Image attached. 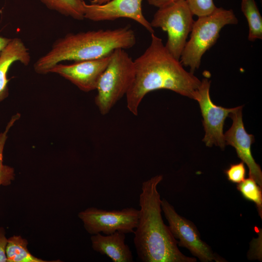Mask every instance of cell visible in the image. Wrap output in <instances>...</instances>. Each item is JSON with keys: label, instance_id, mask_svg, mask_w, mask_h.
<instances>
[{"label": "cell", "instance_id": "1", "mask_svg": "<svg viewBox=\"0 0 262 262\" xmlns=\"http://www.w3.org/2000/svg\"><path fill=\"white\" fill-rule=\"evenodd\" d=\"M134 77L126 94L129 110L137 115L146 94L167 89L197 100L201 81L186 71L179 60L167 49L161 38L151 33V41L144 53L134 60Z\"/></svg>", "mask_w": 262, "mask_h": 262}, {"label": "cell", "instance_id": "2", "mask_svg": "<svg viewBox=\"0 0 262 262\" xmlns=\"http://www.w3.org/2000/svg\"><path fill=\"white\" fill-rule=\"evenodd\" d=\"M163 179V175H158L142 183L140 215L133 232L138 258L143 262H196V258L186 256L180 250L178 241L163 220L157 190Z\"/></svg>", "mask_w": 262, "mask_h": 262}, {"label": "cell", "instance_id": "3", "mask_svg": "<svg viewBox=\"0 0 262 262\" xmlns=\"http://www.w3.org/2000/svg\"><path fill=\"white\" fill-rule=\"evenodd\" d=\"M136 42L135 33L128 26L68 33L57 40L49 52L35 62L34 69L38 74H47L52 67L63 61L102 58L118 49H130Z\"/></svg>", "mask_w": 262, "mask_h": 262}, {"label": "cell", "instance_id": "4", "mask_svg": "<svg viewBox=\"0 0 262 262\" xmlns=\"http://www.w3.org/2000/svg\"><path fill=\"white\" fill-rule=\"evenodd\" d=\"M238 22L232 9L222 7H217L211 14L198 17L194 21L190 39L182 52L180 58L182 65L189 67L194 73L199 68L204 54L216 42L222 29Z\"/></svg>", "mask_w": 262, "mask_h": 262}, {"label": "cell", "instance_id": "5", "mask_svg": "<svg viewBox=\"0 0 262 262\" xmlns=\"http://www.w3.org/2000/svg\"><path fill=\"white\" fill-rule=\"evenodd\" d=\"M134 72V61L125 49H118L112 53L96 88L95 102L101 115L109 113L126 95L133 81Z\"/></svg>", "mask_w": 262, "mask_h": 262}, {"label": "cell", "instance_id": "6", "mask_svg": "<svg viewBox=\"0 0 262 262\" xmlns=\"http://www.w3.org/2000/svg\"><path fill=\"white\" fill-rule=\"evenodd\" d=\"M185 0H179L158 8L150 22L167 33L165 46L177 59L180 58L194 22Z\"/></svg>", "mask_w": 262, "mask_h": 262}, {"label": "cell", "instance_id": "7", "mask_svg": "<svg viewBox=\"0 0 262 262\" xmlns=\"http://www.w3.org/2000/svg\"><path fill=\"white\" fill-rule=\"evenodd\" d=\"M161 208L172 235L179 240V246L187 249L202 262L225 261L214 254L211 247L200 238L195 225L179 214L174 207L164 198L161 199Z\"/></svg>", "mask_w": 262, "mask_h": 262}, {"label": "cell", "instance_id": "8", "mask_svg": "<svg viewBox=\"0 0 262 262\" xmlns=\"http://www.w3.org/2000/svg\"><path fill=\"white\" fill-rule=\"evenodd\" d=\"M139 215V210L132 207L111 211L90 207L78 213L85 229L92 235L100 232L108 235L117 231L133 233Z\"/></svg>", "mask_w": 262, "mask_h": 262}, {"label": "cell", "instance_id": "9", "mask_svg": "<svg viewBox=\"0 0 262 262\" xmlns=\"http://www.w3.org/2000/svg\"><path fill=\"white\" fill-rule=\"evenodd\" d=\"M211 81L207 78L201 81L198 89V102L202 116L205 135L202 141L207 147L213 145L224 149L226 146L223 128L225 121L235 108H226L215 105L210 95Z\"/></svg>", "mask_w": 262, "mask_h": 262}, {"label": "cell", "instance_id": "10", "mask_svg": "<svg viewBox=\"0 0 262 262\" xmlns=\"http://www.w3.org/2000/svg\"><path fill=\"white\" fill-rule=\"evenodd\" d=\"M143 0H110L102 4H84V18L93 21H110L120 18L131 19L150 33H154L142 12Z\"/></svg>", "mask_w": 262, "mask_h": 262}, {"label": "cell", "instance_id": "11", "mask_svg": "<svg viewBox=\"0 0 262 262\" xmlns=\"http://www.w3.org/2000/svg\"><path fill=\"white\" fill-rule=\"evenodd\" d=\"M242 108L243 106L235 107L229 115L232 119V123L224 134L225 144L234 147L238 157L249 169V177L254 179L262 187V170L253 158L251 150V145L255 141L254 136L248 133L244 127Z\"/></svg>", "mask_w": 262, "mask_h": 262}, {"label": "cell", "instance_id": "12", "mask_svg": "<svg viewBox=\"0 0 262 262\" xmlns=\"http://www.w3.org/2000/svg\"><path fill=\"white\" fill-rule=\"evenodd\" d=\"M111 54L100 58L76 61L70 65L59 63L52 67L49 73H56L80 90L90 92L96 90L99 78L109 63Z\"/></svg>", "mask_w": 262, "mask_h": 262}, {"label": "cell", "instance_id": "13", "mask_svg": "<svg viewBox=\"0 0 262 262\" xmlns=\"http://www.w3.org/2000/svg\"><path fill=\"white\" fill-rule=\"evenodd\" d=\"M30 61L29 49L19 38L11 39L6 47L0 52V102L9 95L7 73L11 66L16 62L27 66Z\"/></svg>", "mask_w": 262, "mask_h": 262}, {"label": "cell", "instance_id": "14", "mask_svg": "<svg viewBox=\"0 0 262 262\" xmlns=\"http://www.w3.org/2000/svg\"><path fill=\"white\" fill-rule=\"evenodd\" d=\"M125 233L118 231L106 235L100 233L93 234L91 237L92 247L113 262H132V253L125 243Z\"/></svg>", "mask_w": 262, "mask_h": 262}, {"label": "cell", "instance_id": "15", "mask_svg": "<svg viewBox=\"0 0 262 262\" xmlns=\"http://www.w3.org/2000/svg\"><path fill=\"white\" fill-rule=\"evenodd\" d=\"M28 242L20 236L8 239L6 254L8 262H45L33 255L27 248Z\"/></svg>", "mask_w": 262, "mask_h": 262}, {"label": "cell", "instance_id": "16", "mask_svg": "<svg viewBox=\"0 0 262 262\" xmlns=\"http://www.w3.org/2000/svg\"><path fill=\"white\" fill-rule=\"evenodd\" d=\"M241 9L248 26V40L262 39V17L255 0H241Z\"/></svg>", "mask_w": 262, "mask_h": 262}, {"label": "cell", "instance_id": "17", "mask_svg": "<svg viewBox=\"0 0 262 262\" xmlns=\"http://www.w3.org/2000/svg\"><path fill=\"white\" fill-rule=\"evenodd\" d=\"M46 7L59 13L81 20L84 17V0H40Z\"/></svg>", "mask_w": 262, "mask_h": 262}, {"label": "cell", "instance_id": "18", "mask_svg": "<svg viewBox=\"0 0 262 262\" xmlns=\"http://www.w3.org/2000/svg\"><path fill=\"white\" fill-rule=\"evenodd\" d=\"M20 115L17 113L12 116L7 124L5 130L0 133V186L9 185L15 177L14 169L3 164V152L8 137V133L15 123L19 118Z\"/></svg>", "mask_w": 262, "mask_h": 262}, {"label": "cell", "instance_id": "19", "mask_svg": "<svg viewBox=\"0 0 262 262\" xmlns=\"http://www.w3.org/2000/svg\"><path fill=\"white\" fill-rule=\"evenodd\" d=\"M237 189L246 199L253 202L256 206L261 218H262V190L255 180L249 177L237 185Z\"/></svg>", "mask_w": 262, "mask_h": 262}, {"label": "cell", "instance_id": "20", "mask_svg": "<svg viewBox=\"0 0 262 262\" xmlns=\"http://www.w3.org/2000/svg\"><path fill=\"white\" fill-rule=\"evenodd\" d=\"M185 1L193 15L198 17L208 15L217 8L213 0H185Z\"/></svg>", "mask_w": 262, "mask_h": 262}, {"label": "cell", "instance_id": "21", "mask_svg": "<svg viewBox=\"0 0 262 262\" xmlns=\"http://www.w3.org/2000/svg\"><path fill=\"white\" fill-rule=\"evenodd\" d=\"M225 173L229 181L238 184L245 179L246 169L245 164L241 161L239 163L231 164L225 170Z\"/></svg>", "mask_w": 262, "mask_h": 262}, {"label": "cell", "instance_id": "22", "mask_svg": "<svg viewBox=\"0 0 262 262\" xmlns=\"http://www.w3.org/2000/svg\"><path fill=\"white\" fill-rule=\"evenodd\" d=\"M8 239L5 236V231L4 229L0 228V262H7L6 248L7 244Z\"/></svg>", "mask_w": 262, "mask_h": 262}, {"label": "cell", "instance_id": "23", "mask_svg": "<svg viewBox=\"0 0 262 262\" xmlns=\"http://www.w3.org/2000/svg\"><path fill=\"white\" fill-rule=\"evenodd\" d=\"M179 0H147L149 5L160 8L172 3Z\"/></svg>", "mask_w": 262, "mask_h": 262}, {"label": "cell", "instance_id": "24", "mask_svg": "<svg viewBox=\"0 0 262 262\" xmlns=\"http://www.w3.org/2000/svg\"><path fill=\"white\" fill-rule=\"evenodd\" d=\"M11 39L0 36V52L8 45Z\"/></svg>", "mask_w": 262, "mask_h": 262}, {"label": "cell", "instance_id": "25", "mask_svg": "<svg viewBox=\"0 0 262 262\" xmlns=\"http://www.w3.org/2000/svg\"><path fill=\"white\" fill-rule=\"evenodd\" d=\"M110 0H91V3L92 4H102L105 3Z\"/></svg>", "mask_w": 262, "mask_h": 262}]
</instances>
